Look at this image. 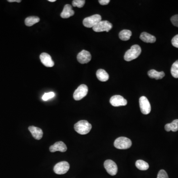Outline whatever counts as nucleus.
<instances>
[{
  "mask_svg": "<svg viewBox=\"0 0 178 178\" xmlns=\"http://www.w3.org/2000/svg\"><path fill=\"white\" fill-rule=\"evenodd\" d=\"M85 4V0H74L72 1V6L74 7L81 8L83 7Z\"/></svg>",
  "mask_w": 178,
  "mask_h": 178,
  "instance_id": "b1692460",
  "label": "nucleus"
},
{
  "mask_svg": "<svg viewBox=\"0 0 178 178\" xmlns=\"http://www.w3.org/2000/svg\"><path fill=\"white\" fill-rule=\"evenodd\" d=\"M48 1L50 2H55L56 1V0H49Z\"/></svg>",
  "mask_w": 178,
  "mask_h": 178,
  "instance_id": "7c9ffc66",
  "label": "nucleus"
},
{
  "mask_svg": "<svg viewBox=\"0 0 178 178\" xmlns=\"http://www.w3.org/2000/svg\"><path fill=\"white\" fill-rule=\"evenodd\" d=\"M101 21L102 16L99 14H95L85 18L83 20V24L86 27L93 28Z\"/></svg>",
  "mask_w": 178,
  "mask_h": 178,
  "instance_id": "20e7f679",
  "label": "nucleus"
},
{
  "mask_svg": "<svg viewBox=\"0 0 178 178\" xmlns=\"http://www.w3.org/2000/svg\"><path fill=\"white\" fill-rule=\"evenodd\" d=\"M114 146L116 148L118 149H128L132 146V141L129 138L126 137H119L115 140Z\"/></svg>",
  "mask_w": 178,
  "mask_h": 178,
  "instance_id": "7ed1b4c3",
  "label": "nucleus"
},
{
  "mask_svg": "<svg viewBox=\"0 0 178 178\" xmlns=\"http://www.w3.org/2000/svg\"><path fill=\"white\" fill-rule=\"evenodd\" d=\"M171 21L173 25L178 27V14L172 16V18H171Z\"/></svg>",
  "mask_w": 178,
  "mask_h": 178,
  "instance_id": "bb28decb",
  "label": "nucleus"
},
{
  "mask_svg": "<svg viewBox=\"0 0 178 178\" xmlns=\"http://www.w3.org/2000/svg\"><path fill=\"white\" fill-rule=\"evenodd\" d=\"M141 52L142 50L140 46L138 45L132 46L131 49L126 52L124 55V59L127 62L134 60L140 55Z\"/></svg>",
  "mask_w": 178,
  "mask_h": 178,
  "instance_id": "f257e3e1",
  "label": "nucleus"
},
{
  "mask_svg": "<svg viewBox=\"0 0 178 178\" xmlns=\"http://www.w3.org/2000/svg\"><path fill=\"white\" fill-rule=\"evenodd\" d=\"M40 20V18L38 16H29L25 19V24L27 26H32L34 24L39 22Z\"/></svg>",
  "mask_w": 178,
  "mask_h": 178,
  "instance_id": "aec40b11",
  "label": "nucleus"
},
{
  "mask_svg": "<svg viewBox=\"0 0 178 178\" xmlns=\"http://www.w3.org/2000/svg\"><path fill=\"white\" fill-rule=\"evenodd\" d=\"M148 76L151 78H154L156 80L161 79L165 76V73L163 71L158 72L154 69H152L148 72Z\"/></svg>",
  "mask_w": 178,
  "mask_h": 178,
  "instance_id": "f3484780",
  "label": "nucleus"
},
{
  "mask_svg": "<svg viewBox=\"0 0 178 178\" xmlns=\"http://www.w3.org/2000/svg\"><path fill=\"white\" fill-rule=\"evenodd\" d=\"M112 28V24L110 22L103 20L98 23L97 25L93 28L94 31L96 32H109V30Z\"/></svg>",
  "mask_w": 178,
  "mask_h": 178,
  "instance_id": "39448f33",
  "label": "nucleus"
},
{
  "mask_svg": "<svg viewBox=\"0 0 178 178\" xmlns=\"http://www.w3.org/2000/svg\"><path fill=\"white\" fill-rule=\"evenodd\" d=\"M99 2L101 5H107V4H109L110 1L109 0H99Z\"/></svg>",
  "mask_w": 178,
  "mask_h": 178,
  "instance_id": "c85d7f7f",
  "label": "nucleus"
},
{
  "mask_svg": "<svg viewBox=\"0 0 178 178\" xmlns=\"http://www.w3.org/2000/svg\"><path fill=\"white\" fill-rule=\"evenodd\" d=\"M132 36V32L129 30H123L119 33V37L120 39L122 41H128L130 39Z\"/></svg>",
  "mask_w": 178,
  "mask_h": 178,
  "instance_id": "412c9836",
  "label": "nucleus"
},
{
  "mask_svg": "<svg viewBox=\"0 0 178 178\" xmlns=\"http://www.w3.org/2000/svg\"><path fill=\"white\" fill-rule=\"evenodd\" d=\"M28 129L34 139L38 140L41 139L43 135V131L41 129L33 126H31L28 127Z\"/></svg>",
  "mask_w": 178,
  "mask_h": 178,
  "instance_id": "4468645a",
  "label": "nucleus"
},
{
  "mask_svg": "<svg viewBox=\"0 0 178 178\" xmlns=\"http://www.w3.org/2000/svg\"><path fill=\"white\" fill-rule=\"evenodd\" d=\"M8 2H10V3H13V2H17V3H20L22 1L21 0H8Z\"/></svg>",
  "mask_w": 178,
  "mask_h": 178,
  "instance_id": "c756f323",
  "label": "nucleus"
},
{
  "mask_svg": "<svg viewBox=\"0 0 178 178\" xmlns=\"http://www.w3.org/2000/svg\"><path fill=\"white\" fill-rule=\"evenodd\" d=\"M157 178H169V177L165 171L162 169L159 171Z\"/></svg>",
  "mask_w": 178,
  "mask_h": 178,
  "instance_id": "a878e982",
  "label": "nucleus"
},
{
  "mask_svg": "<svg viewBox=\"0 0 178 178\" xmlns=\"http://www.w3.org/2000/svg\"><path fill=\"white\" fill-rule=\"evenodd\" d=\"M77 59L79 63L81 64H85L90 62L92 59V56L89 51L83 50L78 54Z\"/></svg>",
  "mask_w": 178,
  "mask_h": 178,
  "instance_id": "9b49d317",
  "label": "nucleus"
},
{
  "mask_svg": "<svg viewBox=\"0 0 178 178\" xmlns=\"http://www.w3.org/2000/svg\"><path fill=\"white\" fill-rule=\"evenodd\" d=\"M172 45L176 48H178V34L173 37L172 40Z\"/></svg>",
  "mask_w": 178,
  "mask_h": 178,
  "instance_id": "cd10ccee",
  "label": "nucleus"
},
{
  "mask_svg": "<svg viewBox=\"0 0 178 178\" xmlns=\"http://www.w3.org/2000/svg\"><path fill=\"white\" fill-rule=\"evenodd\" d=\"M136 166L137 168L140 170H147L149 168V165L148 163L142 160H137L136 162Z\"/></svg>",
  "mask_w": 178,
  "mask_h": 178,
  "instance_id": "4be33fe9",
  "label": "nucleus"
},
{
  "mask_svg": "<svg viewBox=\"0 0 178 178\" xmlns=\"http://www.w3.org/2000/svg\"><path fill=\"white\" fill-rule=\"evenodd\" d=\"M171 73L173 77L178 78V60L176 61L171 67Z\"/></svg>",
  "mask_w": 178,
  "mask_h": 178,
  "instance_id": "5701e85b",
  "label": "nucleus"
},
{
  "mask_svg": "<svg viewBox=\"0 0 178 178\" xmlns=\"http://www.w3.org/2000/svg\"><path fill=\"white\" fill-rule=\"evenodd\" d=\"M67 147L63 142H58L50 147V151L51 152L59 151V152H64L67 151Z\"/></svg>",
  "mask_w": 178,
  "mask_h": 178,
  "instance_id": "ddd939ff",
  "label": "nucleus"
},
{
  "mask_svg": "<svg viewBox=\"0 0 178 178\" xmlns=\"http://www.w3.org/2000/svg\"><path fill=\"white\" fill-rule=\"evenodd\" d=\"M140 37L143 41L146 43H153L156 41V37L148 33H142Z\"/></svg>",
  "mask_w": 178,
  "mask_h": 178,
  "instance_id": "dca6fc26",
  "label": "nucleus"
},
{
  "mask_svg": "<svg viewBox=\"0 0 178 178\" xmlns=\"http://www.w3.org/2000/svg\"><path fill=\"white\" fill-rule=\"evenodd\" d=\"M140 107L142 113L144 114H149L151 111V106L148 99L144 96L140 98Z\"/></svg>",
  "mask_w": 178,
  "mask_h": 178,
  "instance_id": "0eeeda50",
  "label": "nucleus"
},
{
  "mask_svg": "<svg viewBox=\"0 0 178 178\" xmlns=\"http://www.w3.org/2000/svg\"><path fill=\"white\" fill-rule=\"evenodd\" d=\"M70 166L67 161H62L55 164L54 168L55 173L57 174H64L69 170Z\"/></svg>",
  "mask_w": 178,
  "mask_h": 178,
  "instance_id": "6e6552de",
  "label": "nucleus"
},
{
  "mask_svg": "<svg viewBox=\"0 0 178 178\" xmlns=\"http://www.w3.org/2000/svg\"><path fill=\"white\" fill-rule=\"evenodd\" d=\"M41 62L43 65L48 67H51L54 66L55 63L51 59V57L47 53H42L40 56Z\"/></svg>",
  "mask_w": 178,
  "mask_h": 178,
  "instance_id": "f8f14e48",
  "label": "nucleus"
},
{
  "mask_svg": "<svg viewBox=\"0 0 178 178\" xmlns=\"http://www.w3.org/2000/svg\"><path fill=\"white\" fill-rule=\"evenodd\" d=\"M88 92V87L85 84H82L75 91L73 94V98L76 100H81L86 96Z\"/></svg>",
  "mask_w": 178,
  "mask_h": 178,
  "instance_id": "423d86ee",
  "label": "nucleus"
},
{
  "mask_svg": "<svg viewBox=\"0 0 178 178\" xmlns=\"http://www.w3.org/2000/svg\"><path fill=\"white\" fill-rule=\"evenodd\" d=\"M110 103L113 107H120L127 105V101L121 95H115L111 98Z\"/></svg>",
  "mask_w": 178,
  "mask_h": 178,
  "instance_id": "9d476101",
  "label": "nucleus"
},
{
  "mask_svg": "<svg viewBox=\"0 0 178 178\" xmlns=\"http://www.w3.org/2000/svg\"><path fill=\"white\" fill-rule=\"evenodd\" d=\"M55 96V94L54 92L45 93L42 97V99L44 101H47L54 98Z\"/></svg>",
  "mask_w": 178,
  "mask_h": 178,
  "instance_id": "393cba45",
  "label": "nucleus"
},
{
  "mask_svg": "<svg viewBox=\"0 0 178 178\" xmlns=\"http://www.w3.org/2000/svg\"><path fill=\"white\" fill-rule=\"evenodd\" d=\"M165 129L167 132L172 131L173 132H176L178 131V119L173 121L172 123L166 124Z\"/></svg>",
  "mask_w": 178,
  "mask_h": 178,
  "instance_id": "6ab92c4d",
  "label": "nucleus"
},
{
  "mask_svg": "<svg viewBox=\"0 0 178 178\" xmlns=\"http://www.w3.org/2000/svg\"><path fill=\"white\" fill-rule=\"evenodd\" d=\"M74 11L72 10L71 6L67 4L64 6L62 13L60 14V16L63 18H68L74 14Z\"/></svg>",
  "mask_w": 178,
  "mask_h": 178,
  "instance_id": "2eb2a0df",
  "label": "nucleus"
},
{
  "mask_svg": "<svg viewBox=\"0 0 178 178\" xmlns=\"http://www.w3.org/2000/svg\"><path fill=\"white\" fill-rule=\"evenodd\" d=\"M91 129L92 125L86 120L79 121L74 125V129L79 134H87Z\"/></svg>",
  "mask_w": 178,
  "mask_h": 178,
  "instance_id": "f03ea898",
  "label": "nucleus"
},
{
  "mask_svg": "<svg viewBox=\"0 0 178 178\" xmlns=\"http://www.w3.org/2000/svg\"><path fill=\"white\" fill-rule=\"evenodd\" d=\"M96 75L100 81H107L109 79V75L103 69H99L96 72Z\"/></svg>",
  "mask_w": 178,
  "mask_h": 178,
  "instance_id": "a211bd4d",
  "label": "nucleus"
},
{
  "mask_svg": "<svg viewBox=\"0 0 178 178\" xmlns=\"http://www.w3.org/2000/svg\"><path fill=\"white\" fill-rule=\"evenodd\" d=\"M104 167L107 172L111 176L115 175L118 171V167L116 164L110 159L105 161Z\"/></svg>",
  "mask_w": 178,
  "mask_h": 178,
  "instance_id": "1a4fd4ad",
  "label": "nucleus"
}]
</instances>
